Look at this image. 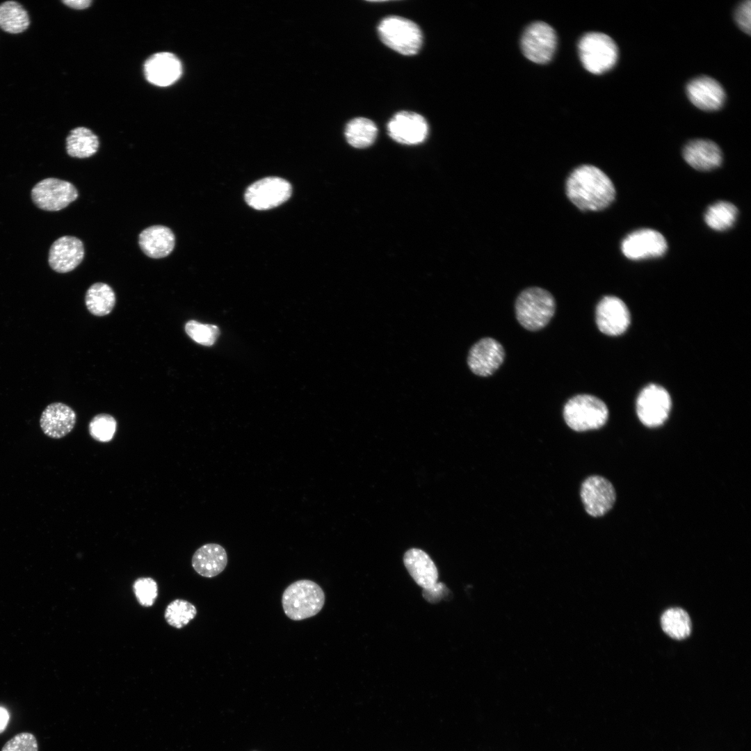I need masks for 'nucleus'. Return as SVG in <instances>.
<instances>
[{
  "instance_id": "11",
  "label": "nucleus",
  "mask_w": 751,
  "mask_h": 751,
  "mask_svg": "<svg viewBox=\"0 0 751 751\" xmlns=\"http://www.w3.org/2000/svg\"><path fill=\"white\" fill-rule=\"evenodd\" d=\"M580 495L586 511L595 517H601L608 512L616 498L611 483L600 476L588 477L581 485Z\"/></svg>"
},
{
  "instance_id": "34",
  "label": "nucleus",
  "mask_w": 751,
  "mask_h": 751,
  "mask_svg": "<svg viewBox=\"0 0 751 751\" xmlns=\"http://www.w3.org/2000/svg\"><path fill=\"white\" fill-rule=\"evenodd\" d=\"M1 751H38V745L33 734L22 732L8 741Z\"/></svg>"
},
{
  "instance_id": "27",
  "label": "nucleus",
  "mask_w": 751,
  "mask_h": 751,
  "mask_svg": "<svg viewBox=\"0 0 751 751\" xmlns=\"http://www.w3.org/2000/svg\"><path fill=\"white\" fill-rule=\"evenodd\" d=\"M30 19L26 10L17 1L0 4V28L10 33H19L29 27Z\"/></svg>"
},
{
  "instance_id": "29",
  "label": "nucleus",
  "mask_w": 751,
  "mask_h": 751,
  "mask_svg": "<svg viewBox=\"0 0 751 751\" xmlns=\"http://www.w3.org/2000/svg\"><path fill=\"white\" fill-rule=\"evenodd\" d=\"M737 213L738 210L734 204L720 201L708 207L704 214V220L711 229L723 231L734 225Z\"/></svg>"
},
{
  "instance_id": "2",
  "label": "nucleus",
  "mask_w": 751,
  "mask_h": 751,
  "mask_svg": "<svg viewBox=\"0 0 751 751\" xmlns=\"http://www.w3.org/2000/svg\"><path fill=\"white\" fill-rule=\"evenodd\" d=\"M515 306L519 323L528 330L536 331L545 327L553 317L556 301L549 291L533 286L519 293Z\"/></svg>"
},
{
  "instance_id": "28",
  "label": "nucleus",
  "mask_w": 751,
  "mask_h": 751,
  "mask_svg": "<svg viewBox=\"0 0 751 751\" xmlns=\"http://www.w3.org/2000/svg\"><path fill=\"white\" fill-rule=\"evenodd\" d=\"M663 631L672 638L682 640L691 631V622L688 613L679 608L666 610L661 618Z\"/></svg>"
},
{
  "instance_id": "22",
  "label": "nucleus",
  "mask_w": 751,
  "mask_h": 751,
  "mask_svg": "<svg viewBox=\"0 0 751 751\" xmlns=\"http://www.w3.org/2000/svg\"><path fill=\"white\" fill-rule=\"evenodd\" d=\"M192 567L200 576L212 578L221 573L227 565V555L221 545L208 543L198 548L193 555Z\"/></svg>"
},
{
  "instance_id": "25",
  "label": "nucleus",
  "mask_w": 751,
  "mask_h": 751,
  "mask_svg": "<svg viewBox=\"0 0 751 751\" xmlns=\"http://www.w3.org/2000/svg\"><path fill=\"white\" fill-rule=\"evenodd\" d=\"M98 137L89 129L76 127L66 138L67 154L72 157L84 159L95 154L99 148Z\"/></svg>"
},
{
  "instance_id": "3",
  "label": "nucleus",
  "mask_w": 751,
  "mask_h": 751,
  "mask_svg": "<svg viewBox=\"0 0 751 751\" xmlns=\"http://www.w3.org/2000/svg\"><path fill=\"white\" fill-rule=\"evenodd\" d=\"M325 603V594L313 581L301 579L290 584L284 591L282 604L285 615L295 621L318 614Z\"/></svg>"
},
{
  "instance_id": "32",
  "label": "nucleus",
  "mask_w": 751,
  "mask_h": 751,
  "mask_svg": "<svg viewBox=\"0 0 751 751\" xmlns=\"http://www.w3.org/2000/svg\"><path fill=\"white\" fill-rule=\"evenodd\" d=\"M185 332L194 341L207 346H212L220 334L216 325L204 324L194 320L186 323Z\"/></svg>"
},
{
  "instance_id": "26",
  "label": "nucleus",
  "mask_w": 751,
  "mask_h": 751,
  "mask_svg": "<svg viewBox=\"0 0 751 751\" xmlns=\"http://www.w3.org/2000/svg\"><path fill=\"white\" fill-rule=\"evenodd\" d=\"M378 134L376 124L366 118H356L346 125L345 136L347 142L355 148H365L371 145Z\"/></svg>"
},
{
  "instance_id": "36",
  "label": "nucleus",
  "mask_w": 751,
  "mask_h": 751,
  "mask_svg": "<svg viewBox=\"0 0 751 751\" xmlns=\"http://www.w3.org/2000/svg\"><path fill=\"white\" fill-rule=\"evenodd\" d=\"M446 592H449L446 587L442 583L437 582L432 587L423 589V595L428 601L435 603L443 597Z\"/></svg>"
},
{
  "instance_id": "9",
  "label": "nucleus",
  "mask_w": 751,
  "mask_h": 751,
  "mask_svg": "<svg viewBox=\"0 0 751 751\" xmlns=\"http://www.w3.org/2000/svg\"><path fill=\"white\" fill-rule=\"evenodd\" d=\"M292 188L286 180L277 177L261 179L246 190L245 200L252 208L267 210L276 207L291 196Z\"/></svg>"
},
{
  "instance_id": "19",
  "label": "nucleus",
  "mask_w": 751,
  "mask_h": 751,
  "mask_svg": "<svg viewBox=\"0 0 751 751\" xmlns=\"http://www.w3.org/2000/svg\"><path fill=\"white\" fill-rule=\"evenodd\" d=\"M76 421L75 412L67 405L56 402L43 410L40 425L44 434L53 439H60L69 434Z\"/></svg>"
},
{
  "instance_id": "15",
  "label": "nucleus",
  "mask_w": 751,
  "mask_h": 751,
  "mask_svg": "<svg viewBox=\"0 0 751 751\" xmlns=\"http://www.w3.org/2000/svg\"><path fill=\"white\" fill-rule=\"evenodd\" d=\"M505 357L502 345L496 339L485 337L470 348L467 364L476 375L487 377L492 375L501 365Z\"/></svg>"
},
{
  "instance_id": "1",
  "label": "nucleus",
  "mask_w": 751,
  "mask_h": 751,
  "mask_svg": "<svg viewBox=\"0 0 751 751\" xmlns=\"http://www.w3.org/2000/svg\"><path fill=\"white\" fill-rule=\"evenodd\" d=\"M564 190L568 201L583 213L606 209L613 203L616 195L610 177L601 168L590 163L574 168L565 179Z\"/></svg>"
},
{
  "instance_id": "7",
  "label": "nucleus",
  "mask_w": 751,
  "mask_h": 751,
  "mask_svg": "<svg viewBox=\"0 0 751 751\" xmlns=\"http://www.w3.org/2000/svg\"><path fill=\"white\" fill-rule=\"evenodd\" d=\"M557 43L554 29L543 22L528 25L521 38L524 55L531 61L538 64L548 63L554 56Z\"/></svg>"
},
{
  "instance_id": "20",
  "label": "nucleus",
  "mask_w": 751,
  "mask_h": 751,
  "mask_svg": "<svg viewBox=\"0 0 751 751\" xmlns=\"http://www.w3.org/2000/svg\"><path fill=\"white\" fill-rule=\"evenodd\" d=\"M720 147L713 141L698 139L690 141L683 150L685 161L697 170L707 171L719 167L722 161Z\"/></svg>"
},
{
  "instance_id": "21",
  "label": "nucleus",
  "mask_w": 751,
  "mask_h": 751,
  "mask_svg": "<svg viewBox=\"0 0 751 751\" xmlns=\"http://www.w3.org/2000/svg\"><path fill=\"white\" fill-rule=\"evenodd\" d=\"M138 243L142 251L149 257L159 259L169 255L175 245L172 231L163 225H153L143 229L139 234Z\"/></svg>"
},
{
  "instance_id": "37",
  "label": "nucleus",
  "mask_w": 751,
  "mask_h": 751,
  "mask_svg": "<svg viewBox=\"0 0 751 751\" xmlns=\"http://www.w3.org/2000/svg\"><path fill=\"white\" fill-rule=\"evenodd\" d=\"M63 3L67 6L76 9L82 10L90 6L91 1L89 0H65L63 1Z\"/></svg>"
},
{
  "instance_id": "38",
  "label": "nucleus",
  "mask_w": 751,
  "mask_h": 751,
  "mask_svg": "<svg viewBox=\"0 0 751 751\" xmlns=\"http://www.w3.org/2000/svg\"><path fill=\"white\" fill-rule=\"evenodd\" d=\"M9 720V715L6 709L0 707V733L3 732Z\"/></svg>"
},
{
  "instance_id": "12",
  "label": "nucleus",
  "mask_w": 751,
  "mask_h": 751,
  "mask_svg": "<svg viewBox=\"0 0 751 751\" xmlns=\"http://www.w3.org/2000/svg\"><path fill=\"white\" fill-rule=\"evenodd\" d=\"M668 245L664 236L652 229H641L628 234L621 243V250L629 259L639 260L662 256Z\"/></svg>"
},
{
  "instance_id": "35",
  "label": "nucleus",
  "mask_w": 751,
  "mask_h": 751,
  "mask_svg": "<svg viewBox=\"0 0 751 751\" xmlns=\"http://www.w3.org/2000/svg\"><path fill=\"white\" fill-rule=\"evenodd\" d=\"M751 2L746 1L741 3L735 13V19L739 27L745 33L750 35L751 29Z\"/></svg>"
},
{
  "instance_id": "13",
  "label": "nucleus",
  "mask_w": 751,
  "mask_h": 751,
  "mask_svg": "<svg viewBox=\"0 0 751 751\" xmlns=\"http://www.w3.org/2000/svg\"><path fill=\"white\" fill-rule=\"evenodd\" d=\"M595 315L599 330L610 336L622 334L630 323V313L627 305L615 296L603 297L597 305Z\"/></svg>"
},
{
  "instance_id": "10",
  "label": "nucleus",
  "mask_w": 751,
  "mask_h": 751,
  "mask_svg": "<svg viewBox=\"0 0 751 751\" xmlns=\"http://www.w3.org/2000/svg\"><path fill=\"white\" fill-rule=\"evenodd\" d=\"M34 204L45 211H59L78 197L75 186L67 181L47 178L39 181L31 191Z\"/></svg>"
},
{
  "instance_id": "17",
  "label": "nucleus",
  "mask_w": 751,
  "mask_h": 751,
  "mask_svg": "<svg viewBox=\"0 0 751 751\" xmlns=\"http://www.w3.org/2000/svg\"><path fill=\"white\" fill-rule=\"evenodd\" d=\"M83 257L82 241L74 236H64L52 243L49 253V264L58 273H68L81 264Z\"/></svg>"
},
{
  "instance_id": "30",
  "label": "nucleus",
  "mask_w": 751,
  "mask_h": 751,
  "mask_svg": "<svg viewBox=\"0 0 751 751\" xmlns=\"http://www.w3.org/2000/svg\"><path fill=\"white\" fill-rule=\"evenodd\" d=\"M197 614L195 606L185 599L172 601L165 608L164 617L166 622L177 629L186 626Z\"/></svg>"
},
{
  "instance_id": "8",
  "label": "nucleus",
  "mask_w": 751,
  "mask_h": 751,
  "mask_svg": "<svg viewBox=\"0 0 751 751\" xmlns=\"http://www.w3.org/2000/svg\"><path fill=\"white\" fill-rule=\"evenodd\" d=\"M671 405V398L666 389L651 384L640 392L636 400V413L645 426L658 427L668 419Z\"/></svg>"
},
{
  "instance_id": "6",
  "label": "nucleus",
  "mask_w": 751,
  "mask_h": 751,
  "mask_svg": "<svg viewBox=\"0 0 751 751\" xmlns=\"http://www.w3.org/2000/svg\"><path fill=\"white\" fill-rule=\"evenodd\" d=\"M378 31L385 45L403 55L417 54L422 45L423 36L419 26L402 17L394 15L384 18Z\"/></svg>"
},
{
  "instance_id": "5",
  "label": "nucleus",
  "mask_w": 751,
  "mask_h": 751,
  "mask_svg": "<svg viewBox=\"0 0 751 751\" xmlns=\"http://www.w3.org/2000/svg\"><path fill=\"white\" fill-rule=\"evenodd\" d=\"M578 47L581 63L590 73H604L612 69L617 63V45L613 40L605 33H586L580 39Z\"/></svg>"
},
{
  "instance_id": "14",
  "label": "nucleus",
  "mask_w": 751,
  "mask_h": 751,
  "mask_svg": "<svg viewBox=\"0 0 751 751\" xmlns=\"http://www.w3.org/2000/svg\"><path fill=\"white\" fill-rule=\"evenodd\" d=\"M389 136L397 143L417 145L427 138L428 125L425 118L414 112L400 111L387 124Z\"/></svg>"
},
{
  "instance_id": "23",
  "label": "nucleus",
  "mask_w": 751,
  "mask_h": 751,
  "mask_svg": "<svg viewBox=\"0 0 751 751\" xmlns=\"http://www.w3.org/2000/svg\"><path fill=\"white\" fill-rule=\"evenodd\" d=\"M404 565L417 585L423 589L437 582L438 570L430 557L423 550L412 548L403 556Z\"/></svg>"
},
{
  "instance_id": "18",
  "label": "nucleus",
  "mask_w": 751,
  "mask_h": 751,
  "mask_svg": "<svg viewBox=\"0 0 751 751\" xmlns=\"http://www.w3.org/2000/svg\"><path fill=\"white\" fill-rule=\"evenodd\" d=\"M147 80L157 86H168L178 80L182 72L181 64L172 53L159 52L151 56L144 65Z\"/></svg>"
},
{
  "instance_id": "31",
  "label": "nucleus",
  "mask_w": 751,
  "mask_h": 751,
  "mask_svg": "<svg viewBox=\"0 0 751 751\" xmlns=\"http://www.w3.org/2000/svg\"><path fill=\"white\" fill-rule=\"evenodd\" d=\"M117 429L115 419L105 413L95 415L89 423L90 436L96 441L108 442L114 437Z\"/></svg>"
},
{
  "instance_id": "24",
  "label": "nucleus",
  "mask_w": 751,
  "mask_h": 751,
  "mask_svg": "<svg viewBox=\"0 0 751 751\" xmlns=\"http://www.w3.org/2000/svg\"><path fill=\"white\" fill-rule=\"evenodd\" d=\"M116 298L113 289L107 284L97 282L86 291L85 303L88 310L93 315H108L115 305Z\"/></svg>"
},
{
  "instance_id": "16",
  "label": "nucleus",
  "mask_w": 751,
  "mask_h": 751,
  "mask_svg": "<svg viewBox=\"0 0 751 751\" xmlns=\"http://www.w3.org/2000/svg\"><path fill=\"white\" fill-rule=\"evenodd\" d=\"M686 93L692 104L706 111L718 110L725 100V92L722 86L707 76L691 80L686 86Z\"/></svg>"
},
{
  "instance_id": "33",
  "label": "nucleus",
  "mask_w": 751,
  "mask_h": 751,
  "mask_svg": "<svg viewBox=\"0 0 751 751\" xmlns=\"http://www.w3.org/2000/svg\"><path fill=\"white\" fill-rule=\"evenodd\" d=\"M133 590L138 602L142 606H152L158 596L157 583L151 577H140L136 579Z\"/></svg>"
},
{
  "instance_id": "4",
  "label": "nucleus",
  "mask_w": 751,
  "mask_h": 751,
  "mask_svg": "<svg viewBox=\"0 0 751 751\" xmlns=\"http://www.w3.org/2000/svg\"><path fill=\"white\" fill-rule=\"evenodd\" d=\"M608 417L606 405L601 399L589 394L573 396L563 408L565 423L577 432L600 428L606 423Z\"/></svg>"
}]
</instances>
